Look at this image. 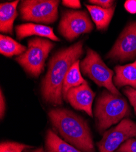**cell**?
Masks as SVG:
<instances>
[{"instance_id":"6da1fadb","label":"cell","mask_w":136,"mask_h":152,"mask_svg":"<svg viewBox=\"0 0 136 152\" xmlns=\"http://www.w3.org/2000/svg\"><path fill=\"white\" fill-rule=\"evenodd\" d=\"M83 42L79 41L60 50L50 59L42 84V94L46 102L54 106L62 104V86L72 65L83 54Z\"/></svg>"},{"instance_id":"7a4b0ae2","label":"cell","mask_w":136,"mask_h":152,"mask_svg":"<svg viewBox=\"0 0 136 152\" xmlns=\"http://www.w3.org/2000/svg\"><path fill=\"white\" fill-rule=\"evenodd\" d=\"M52 125L65 141L84 152H94L95 148L87 122L73 112L62 108L50 110Z\"/></svg>"},{"instance_id":"3957f363","label":"cell","mask_w":136,"mask_h":152,"mask_svg":"<svg viewBox=\"0 0 136 152\" xmlns=\"http://www.w3.org/2000/svg\"><path fill=\"white\" fill-rule=\"evenodd\" d=\"M129 113L128 104L124 98L104 90L98 97L95 108L98 130L103 133L110 126L129 115Z\"/></svg>"},{"instance_id":"277c9868","label":"cell","mask_w":136,"mask_h":152,"mask_svg":"<svg viewBox=\"0 0 136 152\" xmlns=\"http://www.w3.org/2000/svg\"><path fill=\"white\" fill-rule=\"evenodd\" d=\"M28 49L15 60L28 73L38 77L44 70L45 63L54 45L49 40L35 38L28 42Z\"/></svg>"},{"instance_id":"5b68a950","label":"cell","mask_w":136,"mask_h":152,"mask_svg":"<svg viewBox=\"0 0 136 152\" xmlns=\"http://www.w3.org/2000/svg\"><path fill=\"white\" fill-rule=\"evenodd\" d=\"M80 68L84 74L87 75L99 86L104 87L111 93L120 96L113 83V71L106 66L95 50L87 49V55L81 61Z\"/></svg>"},{"instance_id":"8992f818","label":"cell","mask_w":136,"mask_h":152,"mask_svg":"<svg viewBox=\"0 0 136 152\" xmlns=\"http://www.w3.org/2000/svg\"><path fill=\"white\" fill-rule=\"evenodd\" d=\"M59 3L56 0L22 1L20 6L21 18L25 21L53 23L57 19Z\"/></svg>"},{"instance_id":"52a82bcc","label":"cell","mask_w":136,"mask_h":152,"mask_svg":"<svg viewBox=\"0 0 136 152\" xmlns=\"http://www.w3.org/2000/svg\"><path fill=\"white\" fill-rule=\"evenodd\" d=\"M93 29V24L85 11H66L59 25V32L69 41L75 40L82 34L89 33Z\"/></svg>"},{"instance_id":"ba28073f","label":"cell","mask_w":136,"mask_h":152,"mask_svg":"<svg viewBox=\"0 0 136 152\" xmlns=\"http://www.w3.org/2000/svg\"><path fill=\"white\" fill-rule=\"evenodd\" d=\"M134 137H136V122L126 118L104 132L97 145L100 152H114L122 143Z\"/></svg>"},{"instance_id":"9c48e42d","label":"cell","mask_w":136,"mask_h":152,"mask_svg":"<svg viewBox=\"0 0 136 152\" xmlns=\"http://www.w3.org/2000/svg\"><path fill=\"white\" fill-rule=\"evenodd\" d=\"M107 58L124 63L136 57V21L130 23L123 29Z\"/></svg>"},{"instance_id":"30bf717a","label":"cell","mask_w":136,"mask_h":152,"mask_svg":"<svg viewBox=\"0 0 136 152\" xmlns=\"http://www.w3.org/2000/svg\"><path fill=\"white\" fill-rule=\"evenodd\" d=\"M95 96V93L87 83L71 88L67 93L65 99L74 108L84 111L92 118V106Z\"/></svg>"},{"instance_id":"8fae6325","label":"cell","mask_w":136,"mask_h":152,"mask_svg":"<svg viewBox=\"0 0 136 152\" xmlns=\"http://www.w3.org/2000/svg\"><path fill=\"white\" fill-rule=\"evenodd\" d=\"M15 29L17 37L19 40H21L28 36L36 35L48 38L53 41H60L59 38L54 34L53 29L45 25L26 23L18 25Z\"/></svg>"},{"instance_id":"7c38bea8","label":"cell","mask_w":136,"mask_h":152,"mask_svg":"<svg viewBox=\"0 0 136 152\" xmlns=\"http://www.w3.org/2000/svg\"><path fill=\"white\" fill-rule=\"evenodd\" d=\"M114 69L115 75L113 82L116 86H130L136 90V60L124 66H117Z\"/></svg>"},{"instance_id":"4fadbf2b","label":"cell","mask_w":136,"mask_h":152,"mask_svg":"<svg viewBox=\"0 0 136 152\" xmlns=\"http://www.w3.org/2000/svg\"><path fill=\"white\" fill-rule=\"evenodd\" d=\"M19 1L1 3L0 5V31L12 34L14 23L18 16L17 7Z\"/></svg>"},{"instance_id":"5bb4252c","label":"cell","mask_w":136,"mask_h":152,"mask_svg":"<svg viewBox=\"0 0 136 152\" xmlns=\"http://www.w3.org/2000/svg\"><path fill=\"white\" fill-rule=\"evenodd\" d=\"M92 18L98 30H105L109 26L114 15L116 5L109 9H104L97 6L86 4Z\"/></svg>"},{"instance_id":"9a60e30c","label":"cell","mask_w":136,"mask_h":152,"mask_svg":"<svg viewBox=\"0 0 136 152\" xmlns=\"http://www.w3.org/2000/svg\"><path fill=\"white\" fill-rule=\"evenodd\" d=\"M45 147L46 152H82L76 147L63 141L51 130L47 132Z\"/></svg>"},{"instance_id":"2e32d148","label":"cell","mask_w":136,"mask_h":152,"mask_svg":"<svg viewBox=\"0 0 136 152\" xmlns=\"http://www.w3.org/2000/svg\"><path fill=\"white\" fill-rule=\"evenodd\" d=\"M87 83L81 74L79 60H78L72 65L65 77L62 86V96L65 99L67 93L71 88Z\"/></svg>"},{"instance_id":"e0dca14e","label":"cell","mask_w":136,"mask_h":152,"mask_svg":"<svg viewBox=\"0 0 136 152\" xmlns=\"http://www.w3.org/2000/svg\"><path fill=\"white\" fill-rule=\"evenodd\" d=\"M26 47L8 36L0 35V53L6 57L20 56L26 51Z\"/></svg>"},{"instance_id":"ac0fdd59","label":"cell","mask_w":136,"mask_h":152,"mask_svg":"<svg viewBox=\"0 0 136 152\" xmlns=\"http://www.w3.org/2000/svg\"><path fill=\"white\" fill-rule=\"evenodd\" d=\"M32 148V146L24 144L15 142H3L0 144V152H22L24 150Z\"/></svg>"},{"instance_id":"d6986e66","label":"cell","mask_w":136,"mask_h":152,"mask_svg":"<svg viewBox=\"0 0 136 152\" xmlns=\"http://www.w3.org/2000/svg\"><path fill=\"white\" fill-rule=\"evenodd\" d=\"M117 152H136V139H128L120 145Z\"/></svg>"},{"instance_id":"ffe728a7","label":"cell","mask_w":136,"mask_h":152,"mask_svg":"<svg viewBox=\"0 0 136 152\" xmlns=\"http://www.w3.org/2000/svg\"><path fill=\"white\" fill-rule=\"evenodd\" d=\"M123 92L128 98L136 115V90L131 86H127L123 90Z\"/></svg>"},{"instance_id":"44dd1931","label":"cell","mask_w":136,"mask_h":152,"mask_svg":"<svg viewBox=\"0 0 136 152\" xmlns=\"http://www.w3.org/2000/svg\"><path fill=\"white\" fill-rule=\"evenodd\" d=\"M91 4L101 7L104 9H109L114 6L115 1L111 0H91L89 1Z\"/></svg>"},{"instance_id":"7402d4cb","label":"cell","mask_w":136,"mask_h":152,"mask_svg":"<svg viewBox=\"0 0 136 152\" xmlns=\"http://www.w3.org/2000/svg\"><path fill=\"white\" fill-rule=\"evenodd\" d=\"M62 4L65 6L73 9H79L81 6L79 0H64Z\"/></svg>"},{"instance_id":"603a6c76","label":"cell","mask_w":136,"mask_h":152,"mask_svg":"<svg viewBox=\"0 0 136 152\" xmlns=\"http://www.w3.org/2000/svg\"><path fill=\"white\" fill-rule=\"evenodd\" d=\"M125 7L126 10L131 14L136 13V1H126L125 3Z\"/></svg>"},{"instance_id":"cb8c5ba5","label":"cell","mask_w":136,"mask_h":152,"mask_svg":"<svg viewBox=\"0 0 136 152\" xmlns=\"http://www.w3.org/2000/svg\"><path fill=\"white\" fill-rule=\"evenodd\" d=\"M0 116L1 119L3 118V116L4 115V112L6 109V104H5V100L3 96L2 90H1V94H0Z\"/></svg>"},{"instance_id":"d4e9b609","label":"cell","mask_w":136,"mask_h":152,"mask_svg":"<svg viewBox=\"0 0 136 152\" xmlns=\"http://www.w3.org/2000/svg\"><path fill=\"white\" fill-rule=\"evenodd\" d=\"M29 152H45V151H44V150L43 149V148L40 147V148H37V149L34 150H32V151H29Z\"/></svg>"}]
</instances>
